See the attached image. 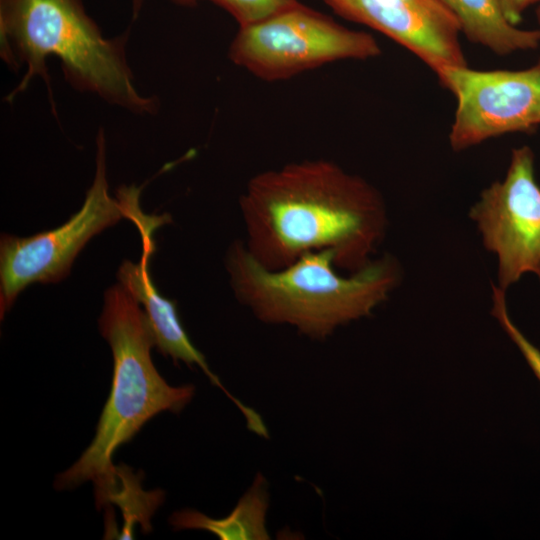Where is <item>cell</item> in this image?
Masks as SVG:
<instances>
[{
	"label": "cell",
	"mask_w": 540,
	"mask_h": 540,
	"mask_svg": "<svg viewBox=\"0 0 540 540\" xmlns=\"http://www.w3.org/2000/svg\"><path fill=\"white\" fill-rule=\"evenodd\" d=\"M244 245L264 267L281 269L310 252H333L338 269L367 265L387 229L377 189L325 159L255 174L239 198Z\"/></svg>",
	"instance_id": "cell-1"
},
{
	"label": "cell",
	"mask_w": 540,
	"mask_h": 540,
	"mask_svg": "<svg viewBox=\"0 0 540 540\" xmlns=\"http://www.w3.org/2000/svg\"><path fill=\"white\" fill-rule=\"evenodd\" d=\"M142 236L144 253L141 260L137 263L125 260L117 271V278L142 304L158 351L171 357L174 362H182L189 367L198 366L211 383L222 389L235 403L246 421L254 420L257 412L242 404L223 387L203 354L191 342L178 316L176 302L157 291L149 272V259L154 250L151 233Z\"/></svg>",
	"instance_id": "cell-10"
},
{
	"label": "cell",
	"mask_w": 540,
	"mask_h": 540,
	"mask_svg": "<svg viewBox=\"0 0 540 540\" xmlns=\"http://www.w3.org/2000/svg\"><path fill=\"white\" fill-rule=\"evenodd\" d=\"M163 501V491H143L141 480L126 466L116 467L113 485L96 502L103 507L109 502L120 506L125 525L121 538H131L135 522L142 525L144 532L151 530L150 517Z\"/></svg>",
	"instance_id": "cell-13"
},
{
	"label": "cell",
	"mask_w": 540,
	"mask_h": 540,
	"mask_svg": "<svg viewBox=\"0 0 540 540\" xmlns=\"http://www.w3.org/2000/svg\"><path fill=\"white\" fill-rule=\"evenodd\" d=\"M171 2L181 5V6H194L197 3V0H170ZM145 0H131L132 3V12L134 18H136L144 4Z\"/></svg>",
	"instance_id": "cell-17"
},
{
	"label": "cell",
	"mask_w": 540,
	"mask_h": 540,
	"mask_svg": "<svg viewBox=\"0 0 540 540\" xmlns=\"http://www.w3.org/2000/svg\"><path fill=\"white\" fill-rule=\"evenodd\" d=\"M239 24L249 26L300 4L298 0H210Z\"/></svg>",
	"instance_id": "cell-14"
},
{
	"label": "cell",
	"mask_w": 540,
	"mask_h": 540,
	"mask_svg": "<svg viewBox=\"0 0 540 540\" xmlns=\"http://www.w3.org/2000/svg\"><path fill=\"white\" fill-rule=\"evenodd\" d=\"M492 313L497 318L505 332L520 349L527 363L540 381V351L522 334L509 317L506 305L505 291L492 286Z\"/></svg>",
	"instance_id": "cell-15"
},
{
	"label": "cell",
	"mask_w": 540,
	"mask_h": 540,
	"mask_svg": "<svg viewBox=\"0 0 540 540\" xmlns=\"http://www.w3.org/2000/svg\"><path fill=\"white\" fill-rule=\"evenodd\" d=\"M469 216L484 247L497 257L500 289L526 273L540 281V186L530 147L512 150L505 178L482 191Z\"/></svg>",
	"instance_id": "cell-7"
},
{
	"label": "cell",
	"mask_w": 540,
	"mask_h": 540,
	"mask_svg": "<svg viewBox=\"0 0 540 540\" xmlns=\"http://www.w3.org/2000/svg\"><path fill=\"white\" fill-rule=\"evenodd\" d=\"M506 18L514 25L521 20L524 11L533 4H539L540 0H498Z\"/></svg>",
	"instance_id": "cell-16"
},
{
	"label": "cell",
	"mask_w": 540,
	"mask_h": 540,
	"mask_svg": "<svg viewBox=\"0 0 540 540\" xmlns=\"http://www.w3.org/2000/svg\"><path fill=\"white\" fill-rule=\"evenodd\" d=\"M536 17L540 25V3L538 4L537 10H536Z\"/></svg>",
	"instance_id": "cell-18"
},
{
	"label": "cell",
	"mask_w": 540,
	"mask_h": 540,
	"mask_svg": "<svg viewBox=\"0 0 540 540\" xmlns=\"http://www.w3.org/2000/svg\"><path fill=\"white\" fill-rule=\"evenodd\" d=\"M96 172L81 209L50 231L29 237L4 234L0 241V317L12 307L28 285L55 283L65 278L71 265L94 235L122 218L137 225L147 221L139 208L140 189L122 186L118 198L108 192L106 142L102 128L96 138Z\"/></svg>",
	"instance_id": "cell-5"
},
{
	"label": "cell",
	"mask_w": 540,
	"mask_h": 540,
	"mask_svg": "<svg viewBox=\"0 0 540 540\" xmlns=\"http://www.w3.org/2000/svg\"><path fill=\"white\" fill-rule=\"evenodd\" d=\"M381 54L376 39L349 29L301 3L258 23L239 27L229 59L265 81L292 78L340 60Z\"/></svg>",
	"instance_id": "cell-6"
},
{
	"label": "cell",
	"mask_w": 540,
	"mask_h": 540,
	"mask_svg": "<svg viewBox=\"0 0 540 540\" xmlns=\"http://www.w3.org/2000/svg\"><path fill=\"white\" fill-rule=\"evenodd\" d=\"M225 267L235 298L256 318L293 326L315 340L371 315L401 280L399 262L389 254L347 275L338 272L329 250L304 254L272 270L261 265L242 240L229 246Z\"/></svg>",
	"instance_id": "cell-3"
},
{
	"label": "cell",
	"mask_w": 540,
	"mask_h": 540,
	"mask_svg": "<svg viewBox=\"0 0 540 540\" xmlns=\"http://www.w3.org/2000/svg\"><path fill=\"white\" fill-rule=\"evenodd\" d=\"M436 74L457 102L449 134L453 150L540 126V60L522 70H475L466 65Z\"/></svg>",
	"instance_id": "cell-8"
},
{
	"label": "cell",
	"mask_w": 540,
	"mask_h": 540,
	"mask_svg": "<svg viewBox=\"0 0 540 540\" xmlns=\"http://www.w3.org/2000/svg\"><path fill=\"white\" fill-rule=\"evenodd\" d=\"M268 507V483L257 473L250 488L226 517L215 519L194 509H183L174 512L169 523L176 530H206L221 540H267L270 539L265 525Z\"/></svg>",
	"instance_id": "cell-12"
},
{
	"label": "cell",
	"mask_w": 540,
	"mask_h": 540,
	"mask_svg": "<svg viewBox=\"0 0 540 540\" xmlns=\"http://www.w3.org/2000/svg\"><path fill=\"white\" fill-rule=\"evenodd\" d=\"M99 330L111 347V390L90 445L54 481L56 490H72L93 481L95 497L113 484L112 457L157 414L181 412L192 400L195 386H172L159 374L151 358L154 338L138 301L121 284L107 289Z\"/></svg>",
	"instance_id": "cell-4"
},
{
	"label": "cell",
	"mask_w": 540,
	"mask_h": 540,
	"mask_svg": "<svg viewBox=\"0 0 540 540\" xmlns=\"http://www.w3.org/2000/svg\"><path fill=\"white\" fill-rule=\"evenodd\" d=\"M127 39V32L105 37L82 0H0L1 57L13 70L26 68L6 100L12 101L36 77L49 88L46 61L54 56L75 90L134 114H155L157 97L143 95L135 86Z\"/></svg>",
	"instance_id": "cell-2"
},
{
	"label": "cell",
	"mask_w": 540,
	"mask_h": 540,
	"mask_svg": "<svg viewBox=\"0 0 540 540\" xmlns=\"http://www.w3.org/2000/svg\"><path fill=\"white\" fill-rule=\"evenodd\" d=\"M338 15L407 48L435 73L466 66L454 14L440 0H324Z\"/></svg>",
	"instance_id": "cell-9"
},
{
	"label": "cell",
	"mask_w": 540,
	"mask_h": 540,
	"mask_svg": "<svg viewBox=\"0 0 540 540\" xmlns=\"http://www.w3.org/2000/svg\"><path fill=\"white\" fill-rule=\"evenodd\" d=\"M456 17L460 31L495 54L537 48L540 29H520L504 15L498 0H440Z\"/></svg>",
	"instance_id": "cell-11"
}]
</instances>
